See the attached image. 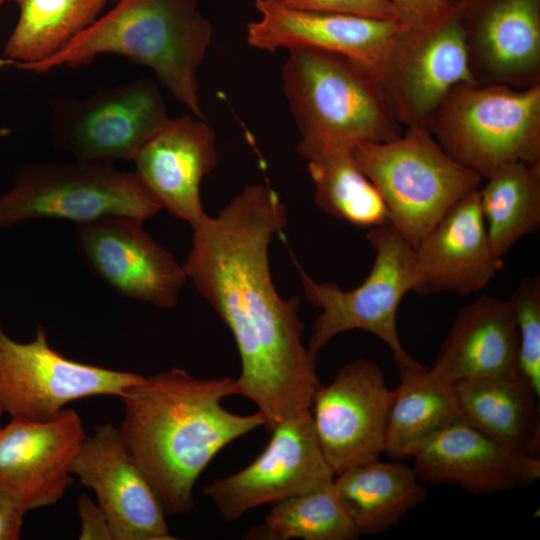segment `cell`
I'll return each instance as SVG.
<instances>
[{
  "label": "cell",
  "mask_w": 540,
  "mask_h": 540,
  "mask_svg": "<svg viewBox=\"0 0 540 540\" xmlns=\"http://www.w3.org/2000/svg\"><path fill=\"white\" fill-rule=\"evenodd\" d=\"M270 432L268 444L250 464L203 488L226 522L327 485L335 477L318 442L310 409L281 421Z\"/></svg>",
  "instance_id": "cell-12"
},
{
  "label": "cell",
  "mask_w": 540,
  "mask_h": 540,
  "mask_svg": "<svg viewBox=\"0 0 540 540\" xmlns=\"http://www.w3.org/2000/svg\"><path fill=\"white\" fill-rule=\"evenodd\" d=\"M478 190L459 199L415 248L416 293H475L503 267L490 244Z\"/></svg>",
  "instance_id": "cell-21"
},
{
  "label": "cell",
  "mask_w": 540,
  "mask_h": 540,
  "mask_svg": "<svg viewBox=\"0 0 540 540\" xmlns=\"http://www.w3.org/2000/svg\"><path fill=\"white\" fill-rule=\"evenodd\" d=\"M429 130L450 157L482 179L511 163L540 161V84H459Z\"/></svg>",
  "instance_id": "cell-6"
},
{
  "label": "cell",
  "mask_w": 540,
  "mask_h": 540,
  "mask_svg": "<svg viewBox=\"0 0 540 540\" xmlns=\"http://www.w3.org/2000/svg\"><path fill=\"white\" fill-rule=\"evenodd\" d=\"M351 152L381 194L390 222L414 249L483 180L450 157L422 126L407 127L390 141L357 143Z\"/></svg>",
  "instance_id": "cell-5"
},
{
  "label": "cell",
  "mask_w": 540,
  "mask_h": 540,
  "mask_svg": "<svg viewBox=\"0 0 540 540\" xmlns=\"http://www.w3.org/2000/svg\"><path fill=\"white\" fill-rule=\"evenodd\" d=\"M143 375L69 359L53 349L39 326L33 340L17 342L0 325V405L11 417L45 421L91 396L121 397Z\"/></svg>",
  "instance_id": "cell-11"
},
{
  "label": "cell",
  "mask_w": 540,
  "mask_h": 540,
  "mask_svg": "<svg viewBox=\"0 0 540 540\" xmlns=\"http://www.w3.org/2000/svg\"><path fill=\"white\" fill-rule=\"evenodd\" d=\"M394 389L384 454L412 458L428 440L462 419L453 385L424 366L400 370Z\"/></svg>",
  "instance_id": "cell-25"
},
{
  "label": "cell",
  "mask_w": 540,
  "mask_h": 540,
  "mask_svg": "<svg viewBox=\"0 0 540 540\" xmlns=\"http://www.w3.org/2000/svg\"><path fill=\"white\" fill-rule=\"evenodd\" d=\"M429 370L452 385L518 374V335L509 301L480 296L460 309Z\"/></svg>",
  "instance_id": "cell-22"
},
{
  "label": "cell",
  "mask_w": 540,
  "mask_h": 540,
  "mask_svg": "<svg viewBox=\"0 0 540 540\" xmlns=\"http://www.w3.org/2000/svg\"><path fill=\"white\" fill-rule=\"evenodd\" d=\"M453 388L464 421L513 451L540 458V395L520 373Z\"/></svg>",
  "instance_id": "cell-23"
},
{
  "label": "cell",
  "mask_w": 540,
  "mask_h": 540,
  "mask_svg": "<svg viewBox=\"0 0 540 540\" xmlns=\"http://www.w3.org/2000/svg\"><path fill=\"white\" fill-rule=\"evenodd\" d=\"M99 16L51 57L32 63L0 60V67L43 74L121 55L151 69L158 82L193 116L204 119L197 72L213 38L196 0H110Z\"/></svg>",
  "instance_id": "cell-3"
},
{
  "label": "cell",
  "mask_w": 540,
  "mask_h": 540,
  "mask_svg": "<svg viewBox=\"0 0 540 540\" xmlns=\"http://www.w3.org/2000/svg\"><path fill=\"white\" fill-rule=\"evenodd\" d=\"M361 537L342 507L333 481L272 504L247 540H355Z\"/></svg>",
  "instance_id": "cell-29"
},
{
  "label": "cell",
  "mask_w": 540,
  "mask_h": 540,
  "mask_svg": "<svg viewBox=\"0 0 540 540\" xmlns=\"http://www.w3.org/2000/svg\"><path fill=\"white\" fill-rule=\"evenodd\" d=\"M6 1H8V0H0V8Z\"/></svg>",
  "instance_id": "cell-37"
},
{
  "label": "cell",
  "mask_w": 540,
  "mask_h": 540,
  "mask_svg": "<svg viewBox=\"0 0 540 540\" xmlns=\"http://www.w3.org/2000/svg\"><path fill=\"white\" fill-rule=\"evenodd\" d=\"M91 488L112 540H172L166 512L126 448L119 428L105 423L86 436L69 466Z\"/></svg>",
  "instance_id": "cell-15"
},
{
  "label": "cell",
  "mask_w": 540,
  "mask_h": 540,
  "mask_svg": "<svg viewBox=\"0 0 540 540\" xmlns=\"http://www.w3.org/2000/svg\"><path fill=\"white\" fill-rule=\"evenodd\" d=\"M412 459L422 483L454 484L474 495L510 491L540 477V458L499 444L463 419L428 440Z\"/></svg>",
  "instance_id": "cell-20"
},
{
  "label": "cell",
  "mask_w": 540,
  "mask_h": 540,
  "mask_svg": "<svg viewBox=\"0 0 540 540\" xmlns=\"http://www.w3.org/2000/svg\"><path fill=\"white\" fill-rule=\"evenodd\" d=\"M19 11L0 60H45L87 29L110 0H14Z\"/></svg>",
  "instance_id": "cell-27"
},
{
  "label": "cell",
  "mask_w": 540,
  "mask_h": 540,
  "mask_svg": "<svg viewBox=\"0 0 540 540\" xmlns=\"http://www.w3.org/2000/svg\"><path fill=\"white\" fill-rule=\"evenodd\" d=\"M459 2L475 83L540 84V0Z\"/></svg>",
  "instance_id": "cell-17"
},
{
  "label": "cell",
  "mask_w": 540,
  "mask_h": 540,
  "mask_svg": "<svg viewBox=\"0 0 540 540\" xmlns=\"http://www.w3.org/2000/svg\"><path fill=\"white\" fill-rule=\"evenodd\" d=\"M402 24L410 28L431 24L445 16L454 5L449 0H388Z\"/></svg>",
  "instance_id": "cell-32"
},
{
  "label": "cell",
  "mask_w": 540,
  "mask_h": 540,
  "mask_svg": "<svg viewBox=\"0 0 540 540\" xmlns=\"http://www.w3.org/2000/svg\"><path fill=\"white\" fill-rule=\"evenodd\" d=\"M279 7L318 13L344 14L365 18L399 21L388 0H267Z\"/></svg>",
  "instance_id": "cell-31"
},
{
  "label": "cell",
  "mask_w": 540,
  "mask_h": 540,
  "mask_svg": "<svg viewBox=\"0 0 540 540\" xmlns=\"http://www.w3.org/2000/svg\"><path fill=\"white\" fill-rule=\"evenodd\" d=\"M384 99L401 126L429 129L447 93L475 83L470 71L461 3L439 20L405 27L376 75Z\"/></svg>",
  "instance_id": "cell-10"
},
{
  "label": "cell",
  "mask_w": 540,
  "mask_h": 540,
  "mask_svg": "<svg viewBox=\"0 0 540 540\" xmlns=\"http://www.w3.org/2000/svg\"><path fill=\"white\" fill-rule=\"evenodd\" d=\"M282 88L306 160L330 148L386 142L403 132L375 74L343 55L315 48L289 49Z\"/></svg>",
  "instance_id": "cell-4"
},
{
  "label": "cell",
  "mask_w": 540,
  "mask_h": 540,
  "mask_svg": "<svg viewBox=\"0 0 540 540\" xmlns=\"http://www.w3.org/2000/svg\"><path fill=\"white\" fill-rule=\"evenodd\" d=\"M25 512L4 491L0 490V540H17Z\"/></svg>",
  "instance_id": "cell-34"
},
{
  "label": "cell",
  "mask_w": 540,
  "mask_h": 540,
  "mask_svg": "<svg viewBox=\"0 0 540 540\" xmlns=\"http://www.w3.org/2000/svg\"><path fill=\"white\" fill-rule=\"evenodd\" d=\"M233 381L197 378L173 367L143 376L120 397V434L166 514L191 512L195 484L212 459L265 426L258 411L241 415L222 405L233 395Z\"/></svg>",
  "instance_id": "cell-2"
},
{
  "label": "cell",
  "mask_w": 540,
  "mask_h": 540,
  "mask_svg": "<svg viewBox=\"0 0 540 540\" xmlns=\"http://www.w3.org/2000/svg\"><path fill=\"white\" fill-rule=\"evenodd\" d=\"M216 133L195 116L170 118L133 159L135 173L161 208L197 226L207 215L200 186L217 165Z\"/></svg>",
  "instance_id": "cell-19"
},
{
  "label": "cell",
  "mask_w": 540,
  "mask_h": 540,
  "mask_svg": "<svg viewBox=\"0 0 540 540\" xmlns=\"http://www.w3.org/2000/svg\"><path fill=\"white\" fill-rule=\"evenodd\" d=\"M459 1H461V0H449V2H450L452 5L456 4V3L459 2Z\"/></svg>",
  "instance_id": "cell-35"
},
{
  "label": "cell",
  "mask_w": 540,
  "mask_h": 540,
  "mask_svg": "<svg viewBox=\"0 0 540 540\" xmlns=\"http://www.w3.org/2000/svg\"><path fill=\"white\" fill-rule=\"evenodd\" d=\"M86 436L71 409L45 421L11 417L0 429V490L25 513L56 504L73 483L69 466Z\"/></svg>",
  "instance_id": "cell-16"
},
{
  "label": "cell",
  "mask_w": 540,
  "mask_h": 540,
  "mask_svg": "<svg viewBox=\"0 0 540 540\" xmlns=\"http://www.w3.org/2000/svg\"><path fill=\"white\" fill-rule=\"evenodd\" d=\"M394 389L374 362L355 359L328 385H320L310 407L321 450L334 474L384 454Z\"/></svg>",
  "instance_id": "cell-13"
},
{
  "label": "cell",
  "mask_w": 540,
  "mask_h": 540,
  "mask_svg": "<svg viewBox=\"0 0 540 540\" xmlns=\"http://www.w3.org/2000/svg\"><path fill=\"white\" fill-rule=\"evenodd\" d=\"M77 512L81 519L80 540H112L103 511L86 494L79 496Z\"/></svg>",
  "instance_id": "cell-33"
},
{
  "label": "cell",
  "mask_w": 540,
  "mask_h": 540,
  "mask_svg": "<svg viewBox=\"0 0 540 540\" xmlns=\"http://www.w3.org/2000/svg\"><path fill=\"white\" fill-rule=\"evenodd\" d=\"M258 19L247 25L246 39L253 48H315L348 57L375 76L398 34L406 27L387 21L353 15L292 10L267 0H256Z\"/></svg>",
  "instance_id": "cell-18"
},
{
  "label": "cell",
  "mask_w": 540,
  "mask_h": 540,
  "mask_svg": "<svg viewBox=\"0 0 540 540\" xmlns=\"http://www.w3.org/2000/svg\"><path fill=\"white\" fill-rule=\"evenodd\" d=\"M518 335V370L540 395V277L523 278L510 299Z\"/></svg>",
  "instance_id": "cell-30"
},
{
  "label": "cell",
  "mask_w": 540,
  "mask_h": 540,
  "mask_svg": "<svg viewBox=\"0 0 540 540\" xmlns=\"http://www.w3.org/2000/svg\"><path fill=\"white\" fill-rule=\"evenodd\" d=\"M286 207L268 184L246 186L215 217L193 227L187 278L228 327L240 360L233 395L252 401L270 431L310 409L321 382L304 345L297 297L277 292L269 246L286 225Z\"/></svg>",
  "instance_id": "cell-1"
},
{
  "label": "cell",
  "mask_w": 540,
  "mask_h": 540,
  "mask_svg": "<svg viewBox=\"0 0 540 540\" xmlns=\"http://www.w3.org/2000/svg\"><path fill=\"white\" fill-rule=\"evenodd\" d=\"M366 238L375 259L365 280L352 290H342L331 282H317L296 264L305 297L322 310L307 347L317 356L335 336L363 330L390 348L399 371L420 367L402 346L396 325L403 297L409 291L416 292L419 285L415 249L390 221L371 228Z\"/></svg>",
  "instance_id": "cell-8"
},
{
  "label": "cell",
  "mask_w": 540,
  "mask_h": 540,
  "mask_svg": "<svg viewBox=\"0 0 540 540\" xmlns=\"http://www.w3.org/2000/svg\"><path fill=\"white\" fill-rule=\"evenodd\" d=\"M170 118L158 84L138 78L54 99L50 134L56 149L77 160L111 164L133 161Z\"/></svg>",
  "instance_id": "cell-9"
},
{
  "label": "cell",
  "mask_w": 540,
  "mask_h": 540,
  "mask_svg": "<svg viewBox=\"0 0 540 540\" xmlns=\"http://www.w3.org/2000/svg\"><path fill=\"white\" fill-rule=\"evenodd\" d=\"M142 223L130 217H106L77 224L76 248L87 267L119 295L172 308L187 275Z\"/></svg>",
  "instance_id": "cell-14"
},
{
  "label": "cell",
  "mask_w": 540,
  "mask_h": 540,
  "mask_svg": "<svg viewBox=\"0 0 540 540\" xmlns=\"http://www.w3.org/2000/svg\"><path fill=\"white\" fill-rule=\"evenodd\" d=\"M333 487L360 536L389 529L426 498L413 467L379 459L336 474Z\"/></svg>",
  "instance_id": "cell-24"
},
{
  "label": "cell",
  "mask_w": 540,
  "mask_h": 540,
  "mask_svg": "<svg viewBox=\"0 0 540 540\" xmlns=\"http://www.w3.org/2000/svg\"><path fill=\"white\" fill-rule=\"evenodd\" d=\"M306 161L315 186V202L324 212L362 227L390 221L381 194L358 167L351 148L326 149Z\"/></svg>",
  "instance_id": "cell-28"
},
{
  "label": "cell",
  "mask_w": 540,
  "mask_h": 540,
  "mask_svg": "<svg viewBox=\"0 0 540 540\" xmlns=\"http://www.w3.org/2000/svg\"><path fill=\"white\" fill-rule=\"evenodd\" d=\"M3 413H4V410H3L2 406L0 405V418H1V415H2ZM1 428H2V427H1V425H0V429H1Z\"/></svg>",
  "instance_id": "cell-36"
},
{
  "label": "cell",
  "mask_w": 540,
  "mask_h": 540,
  "mask_svg": "<svg viewBox=\"0 0 540 540\" xmlns=\"http://www.w3.org/2000/svg\"><path fill=\"white\" fill-rule=\"evenodd\" d=\"M160 209L135 172L77 159L34 161L0 195V228L48 218L76 225L106 217L144 221Z\"/></svg>",
  "instance_id": "cell-7"
},
{
  "label": "cell",
  "mask_w": 540,
  "mask_h": 540,
  "mask_svg": "<svg viewBox=\"0 0 540 540\" xmlns=\"http://www.w3.org/2000/svg\"><path fill=\"white\" fill-rule=\"evenodd\" d=\"M478 190L481 212L495 256H504L540 225V161L505 165Z\"/></svg>",
  "instance_id": "cell-26"
}]
</instances>
